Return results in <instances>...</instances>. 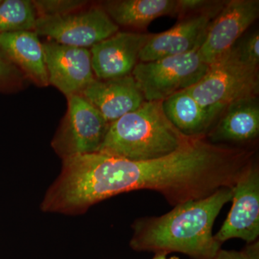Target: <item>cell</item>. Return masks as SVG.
<instances>
[{"label": "cell", "mask_w": 259, "mask_h": 259, "mask_svg": "<svg viewBox=\"0 0 259 259\" xmlns=\"http://www.w3.org/2000/svg\"><path fill=\"white\" fill-rule=\"evenodd\" d=\"M258 15V0H231L225 3L198 49L202 61L209 66L231 50Z\"/></svg>", "instance_id": "52a82bcc"}, {"label": "cell", "mask_w": 259, "mask_h": 259, "mask_svg": "<svg viewBox=\"0 0 259 259\" xmlns=\"http://www.w3.org/2000/svg\"><path fill=\"white\" fill-rule=\"evenodd\" d=\"M232 50L237 57L245 64L258 68L259 35L258 30L241 37L232 47Z\"/></svg>", "instance_id": "d6986e66"}, {"label": "cell", "mask_w": 259, "mask_h": 259, "mask_svg": "<svg viewBox=\"0 0 259 259\" xmlns=\"http://www.w3.org/2000/svg\"><path fill=\"white\" fill-rule=\"evenodd\" d=\"M219 3L206 0H177V14L200 12L211 9Z\"/></svg>", "instance_id": "44dd1931"}, {"label": "cell", "mask_w": 259, "mask_h": 259, "mask_svg": "<svg viewBox=\"0 0 259 259\" xmlns=\"http://www.w3.org/2000/svg\"><path fill=\"white\" fill-rule=\"evenodd\" d=\"M232 197L233 188L224 187L203 199L178 204L163 215L139 218L133 225L130 245L136 251L214 259L222 245L214 238L213 225Z\"/></svg>", "instance_id": "6da1fadb"}, {"label": "cell", "mask_w": 259, "mask_h": 259, "mask_svg": "<svg viewBox=\"0 0 259 259\" xmlns=\"http://www.w3.org/2000/svg\"><path fill=\"white\" fill-rule=\"evenodd\" d=\"M152 34L121 32L92 47V66L97 79L124 77L132 74L140 53Z\"/></svg>", "instance_id": "8fae6325"}, {"label": "cell", "mask_w": 259, "mask_h": 259, "mask_svg": "<svg viewBox=\"0 0 259 259\" xmlns=\"http://www.w3.org/2000/svg\"><path fill=\"white\" fill-rule=\"evenodd\" d=\"M208 68L198 50H194L138 63L131 75L146 102L163 101L174 94L192 88L203 77Z\"/></svg>", "instance_id": "277c9868"}, {"label": "cell", "mask_w": 259, "mask_h": 259, "mask_svg": "<svg viewBox=\"0 0 259 259\" xmlns=\"http://www.w3.org/2000/svg\"><path fill=\"white\" fill-rule=\"evenodd\" d=\"M162 104L167 118L189 137L204 136L218 117L201 106L188 89L174 94Z\"/></svg>", "instance_id": "9a60e30c"}, {"label": "cell", "mask_w": 259, "mask_h": 259, "mask_svg": "<svg viewBox=\"0 0 259 259\" xmlns=\"http://www.w3.org/2000/svg\"><path fill=\"white\" fill-rule=\"evenodd\" d=\"M110 124L81 95L68 97V110L53 140V148L64 158L97 152Z\"/></svg>", "instance_id": "5b68a950"}, {"label": "cell", "mask_w": 259, "mask_h": 259, "mask_svg": "<svg viewBox=\"0 0 259 259\" xmlns=\"http://www.w3.org/2000/svg\"><path fill=\"white\" fill-rule=\"evenodd\" d=\"M38 17L56 16L76 12L87 4L79 0H37L32 1Z\"/></svg>", "instance_id": "ac0fdd59"}, {"label": "cell", "mask_w": 259, "mask_h": 259, "mask_svg": "<svg viewBox=\"0 0 259 259\" xmlns=\"http://www.w3.org/2000/svg\"><path fill=\"white\" fill-rule=\"evenodd\" d=\"M36 13L32 1L5 0L0 3V33L34 30Z\"/></svg>", "instance_id": "e0dca14e"}, {"label": "cell", "mask_w": 259, "mask_h": 259, "mask_svg": "<svg viewBox=\"0 0 259 259\" xmlns=\"http://www.w3.org/2000/svg\"><path fill=\"white\" fill-rule=\"evenodd\" d=\"M167 254L163 253H155L154 257L152 259H168L166 258Z\"/></svg>", "instance_id": "603a6c76"}, {"label": "cell", "mask_w": 259, "mask_h": 259, "mask_svg": "<svg viewBox=\"0 0 259 259\" xmlns=\"http://www.w3.org/2000/svg\"><path fill=\"white\" fill-rule=\"evenodd\" d=\"M109 124L139 108L146 102L132 75L117 79H95L80 94Z\"/></svg>", "instance_id": "7c38bea8"}, {"label": "cell", "mask_w": 259, "mask_h": 259, "mask_svg": "<svg viewBox=\"0 0 259 259\" xmlns=\"http://www.w3.org/2000/svg\"><path fill=\"white\" fill-rule=\"evenodd\" d=\"M233 205L217 234L221 245L231 238H241L247 243L259 236V168L256 161L233 187Z\"/></svg>", "instance_id": "ba28073f"}, {"label": "cell", "mask_w": 259, "mask_h": 259, "mask_svg": "<svg viewBox=\"0 0 259 259\" xmlns=\"http://www.w3.org/2000/svg\"><path fill=\"white\" fill-rule=\"evenodd\" d=\"M11 71L9 65L0 59V79L8 77L11 74Z\"/></svg>", "instance_id": "7402d4cb"}, {"label": "cell", "mask_w": 259, "mask_h": 259, "mask_svg": "<svg viewBox=\"0 0 259 259\" xmlns=\"http://www.w3.org/2000/svg\"><path fill=\"white\" fill-rule=\"evenodd\" d=\"M42 49L49 83L66 97L80 95L95 79L88 49L54 41L44 42Z\"/></svg>", "instance_id": "9c48e42d"}, {"label": "cell", "mask_w": 259, "mask_h": 259, "mask_svg": "<svg viewBox=\"0 0 259 259\" xmlns=\"http://www.w3.org/2000/svg\"><path fill=\"white\" fill-rule=\"evenodd\" d=\"M105 10L93 8L56 16L37 17L35 33L70 47H93L118 31Z\"/></svg>", "instance_id": "8992f818"}, {"label": "cell", "mask_w": 259, "mask_h": 259, "mask_svg": "<svg viewBox=\"0 0 259 259\" xmlns=\"http://www.w3.org/2000/svg\"><path fill=\"white\" fill-rule=\"evenodd\" d=\"M225 3L182 20L173 28L152 35L140 53V62H149L198 50L212 20Z\"/></svg>", "instance_id": "30bf717a"}, {"label": "cell", "mask_w": 259, "mask_h": 259, "mask_svg": "<svg viewBox=\"0 0 259 259\" xmlns=\"http://www.w3.org/2000/svg\"><path fill=\"white\" fill-rule=\"evenodd\" d=\"M223 112L225 113L209 134L210 142H245L258 137L259 105L256 97L237 100Z\"/></svg>", "instance_id": "4fadbf2b"}, {"label": "cell", "mask_w": 259, "mask_h": 259, "mask_svg": "<svg viewBox=\"0 0 259 259\" xmlns=\"http://www.w3.org/2000/svg\"><path fill=\"white\" fill-rule=\"evenodd\" d=\"M188 90L201 106L218 117L230 104L258 95V68L242 62L231 49Z\"/></svg>", "instance_id": "3957f363"}, {"label": "cell", "mask_w": 259, "mask_h": 259, "mask_svg": "<svg viewBox=\"0 0 259 259\" xmlns=\"http://www.w3.org/2000/svg\"><path fill=\"white\" fill-rule=\"evenodd\" d=\"M214 259H259V242L248 245L241 250L220 249Z\"/></svg>", "instance_id": "ffe728a7"}, {"label": "cell", "mask_w": 259, "mask_h": 259, "mask_svg": "<svg viewBox=\"0 0 259 259\" xmlns=\"http://www.w3.org/2000/svg\"><path fill=\"white\" fill-rule=\"evenodd\" d=\"M0 50L40 86L49 84L42 44L31 30L0 33Z\"/></svg>", "instance_id": "5bb4252c"}, {"label": "cell", "mask_w": 259, "mask_h": 259, "mask_svg": "<svg viewBox=\"0 0 259 259\" xmlns=\"http://www.w3.org/2000/svg\"><path fill=\"white\" fill-rule=\"evenodd\" d=\"M190 138L167 118L162 101H146L110 124L97 152L131 161H148L171 154Z\"/></svg>", "instance_id": "7a4b0ae2"}, {"label": "cell", "mask_w": 259, "mask_h": 259, "mask_svg": "<svg viewBox=\"0 0 259 259\" xmlns=\"http://www.w3.org/2000/svg\"><path fill=\"white\" fill-rule=\"evenodd\" d=\"M104 10L117 25L144 28L155 19L177 14V0L110 1Z\"/></svg>", "instance_id": "2e32d148"}, {"label": "cell", "mask_w": 259, "mask_h": 259, "mask_svg": "<svg viewBox=\"0 0 259 259\" xmlns=\"http://www.w3.org/2000/svg\"><path fill=\"white\" fill-rule=\"evenodd\" d=\"M169 259H180V258H178V257H171V258H170Z\"/></svg>", "instance_id": "cb8c5ba5"}]
</instances>
